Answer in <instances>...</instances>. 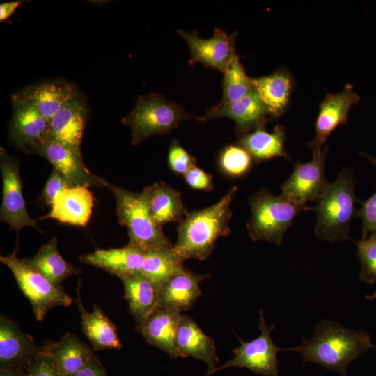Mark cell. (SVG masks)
<instances>
[{
  "mask_svg": "<svg viewBox=\"0 0 376 376\" xmlns=\"http://www.w3.org/2000/svg\"><path fill=\"white\" fill-rule=\"evenodd\" d=\"M373 347L376 345L368 333L324 320L317 324L311 338H303L299 346L288 350L300 353L303 363L313 362L347 376L350 363Z\"/></svg>",
  "mask_w": 376,
  "mask_h": 376,
  "instance_id": "cell-1",
  "label": "cell"
},
{
  "mask_svg": "<svg viewBox=\"0 0 376 376\" xmlns=\"http://www.w3.org/2000/svg\"><path fill=\"white\" fill-rule=\"evenodd\" d=\"M238 191L234 185L214 204L193 210L179 221L178 240L173 250L182 260H205L215 248L217 239L230 233V204Z\"/></svg>",
  "mask_w": 376,
  "mask_h": 376,
  "instance_id": "cell-2",
  "label": "cell"
},
{
  "mask_svg": "<svg viewBox=\"0 0 376 376\" xmlns=\"http://www.w3.org/2000/svg\"><path fill=\"white\" fill-rule=\"evenodd\" d=\"M355 185L352 172L344 169L317 201L313 210L318 238L330 242L350 239V223L357 212Z\"/></svg>",
  "mask_w": 376,
  "mask_h": 376,
  "instance_id": "cell-3",
  "label": "cell"
},
{
  "mask_svg": "<svg viewBox=\"0 0 376 376\" xmlns=\"http://www.w3.org/2000/svg\"><path fill=\"white\" fill-rule=\"evenodd\" d=\"M251 216L248 235L253 241L265 240L280 246L287 229L301 212L313 207L296 203L283 194L274 195L263 189L249 198Z\"/></svg>",
  "mask_w": 376,
  "mask_h": 376,
  "instance_id": "cell-4",
  "label": "cell"
},
{
  "mask_svg": "<svg viewBox=\"0 0 376 376\" xmlns=\"http://www.w3.org/2000/svg\"><path fill=\"white\" fill-rule=\"evenodd\" d=\"M107 187L116 199L118 222L127 228L129 244L143 251L173 247L162 228L151 218L142 192H132L109 182Z\"/></svg>",
  "mask_w": 376,
  "mask_h": 376,
  "instance_id": "cell-5",
  "label": "cell"
},
{
  "mask_svg": "<svg viewBox=\"0 0 376 376\" xmlns=\"http://www.w3.org/2000/svg\"><path fill=\"white\" fill-rule=\"evenodd\" d=\"M189 115L180 104L169 102L160 93L138 97L134 109L122 119L131 130V143L138 145L147 138L167 134L189 118Z\"/></svg>",
  "mask_w": 376,
  "mask_h": 376,
  "instance_id": "cell-6",
  "label": "cell"
},
{
  "mask_svg": "<svg viewBox=\"0 0 376 376\" xmlns=\"http://www.w3.org/2000/svg\"><path fill=\"white\" fill-rule=\"evenodd\" d=\"M17 247L0 261L12 272L18 287L30 302L36 319L42 321L47 312L56 306H70L72 298L63 287L56 285L17 256Z\"/></svg>",
  "mask_w": 376,
  "mask_h": 376,
  "instance_id": "cell-7",
  "label": "cell"
},
{
  "mask_svg": "<svg viewBox=\"0 0 376 376\" xmlns=\"http://www.w3.org/2000/svg\"><path fill=\"white\" fill-rule=\"evenodd\" d=\"M260 334L256 338L244 342L239 338L240 345L233 350L234 357L221 366L214 368L212 374L217 371L231 368H245L251 372L264 376H279V352L288 350L278 347L272 341L271 333L274 326L268 327L260 311L258 324Z\"/></svg>",
  "mask_w": 376,
  "mask_h": 376,
  "instance_id": "cell-8",
  "label": "cell"
},
{
  "mask_svg": "<svg viewBox=\"0 0 376 376\" xmlns=\"http://www.w3.org/2000/svg\"><path fill=\"white\" fill-rule=\"evenodd\" d=\"M0 169L3 182L1 221L6 222L17 233L25 226H31L41 231L36 219H32L26 210L19 161L9 155L3 147L0 149Z\"/></svg>",
  "mask_w": 376,
  "mask_h": 376,
  "instance_id": "cell-9",
  "label": "cell"
},
{
  "mask_svg": "<svg viewBox=\"0 0 376 376\" xmlns=\"http://www.w3.org/2000/svg\"><path fill=\"white\" fill-rule=\"evenodd\" d=\"M327 152L326 146L320 152H313L311 161L297 162L292 174L281 187V194L300 205L318 201L330 185L324 174Z\"/></svg>",
  "mask_w": 376,
  "mask_h": 376,
  "instance_id": "cell-10",
  "label": "cell"
},
{
  "mask_svg": "<svg viewBox=\"0 0 376 376\" xmlns=\"http://www.w3.org/2000/svg\"><path fill=\"white\" fill-rule=\"evenodd\" d=\"M30 152L49 161L66 178L70 187H107L108 181L93 175L86 168L81 153L58 141L47 139L33 146Z\"/></svg>",
  "mask_w": 376,
  "mask_h": 376,
  "instance_id": "cell-11",
  "label": "cell"
},
{
  "mask_svg": "<svg viewBox=\"0 0 376 376\" xmlns=\"http://www.w3.org/2000/svg\"><path fill=\"white\" fill-rule=\"evenodd\" d=\"M177 33L188 45L191 56V65L199 63L223 73L232 57L237 54L236 31L228 35L222 29L215 28L213 36L210 38H201L196 30L186 32L178 29Z\"/></svg>",
  "mask_w": 376,
  "mask_h": 376,
  "instance_id": "cell-12",
  "label": "cell"
},
{
  "mask_svg": "<svg viewBox=\"0 0 376 376\" xmlns=\"http://www.w3.org/2000/svg\"><path fill=\"white\" fill-rule=\"evenodd\" d=\"M12 101L8 141L17 149L29 152L33 146L47 139L49 121L26 100L13 95Z\"/></svg>",
  "mask_w": 376,
  "mask_h": 376,
  "instance_id": "cell-13",
  "label": "cell"
},
{
  "mask_svg": "<svg viewBox=\"0 0 376 376\" xmlns=\"http://www.w3.org/2000/svg\"><path fill=\"white\" fill-rule=\"evenodd\" d=\"M360 100L351 84L337 93H327L320 104L315 122L314 139L308 143L313 152L322 150V146L332 132L347 122L351 107Z\"/></svg>",
  "mask_w": 376,
  "mask_h": 376,
  "instance_id": "cell-14",
  "label": "cell"
},
{
  "mask_svg": "<svg viewBox=\"0 0 376 376\" xmlns=\"http://www.w3.org/2000/svg\"><path fill=\"white\" fill-rule=\"evenodd\" d=\"M218 118H229L235 123L238 136L258 127H265L272 120L268 111L257 93L253 90L246 97L228 103H219L209 108L203 116L196 119L206 122Z\"/></svg>",
  "mask_w": 376,
  "mask_h": 376,
  "instance_id": "cell-15",
  "label": "cell"
},
{
  "mask_svg": "<svg viewBox=\"0 0 376 376\" xmlns=\"http://www.w3.org/2000/svg\"><path fill=\"white\" fill-rule=\"evenodd\" d=\"M88 116L87 103L79 94L68 101L50 119L47 139L81 154L82 137Z\"/></svg>",
  "mask_w": 376,
  "mask_h": 376,
  "instance_id": "cell-16",
  "label": "cell"
},
{
  "mask_svg": "<svg viewBox=\"0 0 376 376\" xmlns=\"http://www.w3.org/2000/svg\"><path fill=\"white\" fill-rule=\"evenodd\" d=\"M33 338L24 333L10 318H0V367L26 368L38 354Z\"/></svg>",
  "mask_w": 376,
  "mask_h": 376,
  "instance_id": "cell-17",
  "label": "cell"
},
{
  "mask_svg": "<svg viewBox=\"0 0 376 376\" xmlns=\"http://www.w3.org/2000/svg\"><path fill=\"white\" fill-rule=\"evenodd\" d=\"M14 95L32 104L49 121L79 93L73 84L56 79L29 85Z\"/></svg>",
  "mask_w": 376,
  "mask_h": 376,
  "instance_id": "cell-18",
  "label": "cell"
},
{
  "mask_svg": "<svg viewBox=\"0 0 376 376\" xmlns=\"http://www.w3.org/2000/svg\"><path fill=\"white\" fill-rule=\"evenodd\" d=\"M182 318L181 313L164 308H157L136 330L150 345L166 352L171 358L181 357L175 340Z\"/></svg>",
  "mask_w": 376,
  "mask_h": 376,
  "instance_id": "cell-19",
  "label": "cell"
},
{
  "mask_svg": "<svg viewBox=\"0 0 376 376\" xmlns=\"http://www.w3.org/2000/svg\"><path fill=\"white\" fill-rule=\"evenodd\" d=\"M93 204V196L88 187H67L56 198L49 212L38 220L54 219L63 224L86 227Z\"/></svg>",
  "mask_w": 376,
  "mask_h": 376,
  "instance_id": "cell-20",
  "label": "cell"
},
{
  "mask_svg": "<svg viewBox=\"0 0 376 376\" xmlns=\"http://www.w3.org/2000/svg\"><path fill=\"white\" fill-rule=\"evenodd\" d=\"M175 343L181 357H191L207 364V371L203 376L212 375L213 370L219 362L215 344L190 317L182 315Z\"/></svg>",
  "mask_w": 376,
  "mask_h": 376,
  "instance_id": "cell-21",
  "label": "cell"
},
{
  "mask_svg": "<svg viewBox=\"0 0 376 376\" xmlns=\"http://www.w3.org/2000/svg\"><path fill=\"white\" fill-rule=\"evenodd\" d=\"M144 256L145 251L142 249L128 244L122 248L96 249L93 253L80 256L79 260L121 279L141 272Z\"/></svg>",
  "mask_w": 376,
  "mask_h": 376,
  "instance_id": "cell-22",
  "label": "cell"
},
{
  "mask_svg": "<svg viewBox=\"0 0 376 376\" xmlns=\"http://www.w3.org/2000/svg\"><path fill=\"white\" fill-rule=\"evenodd\" d=\"M142 193L151 218L160 228L170 222L180 221L189 213L180 192L164 182L147 186Z\"/></svg>",
  "mask_w": 376,
  "mask_h": 376,
  "instance_id": "cell-23",
  "label": "cell"
},
{
  "mask_svg": "<svg viewBox=\"0 0 376 376\" xmlns=\"http://www.w3.org/2000/svg\"><path fill=\"white\" fill-rule=\"evenodd\" d=\"M207 277L208 274H196L188 269L174 275L160 288L157 308L180 313L189 310L201 295L199 283Z\"/></svg>",
  "mask_w": 376,
  "mask_h": 376,
  "instance_id": "cell-24",
  "label": "cell"
},
{
  "mask_svg": "<svg viewBox=\"0 0 376 376\" xmlns=\"http://www.w3.org/2000/svg\"><path fill=\"white\" fill-rule=\"evenodd\" d=\"M252 81L272 120L282 116L293 89V79L289 71L281 68L268 75L252 78Z\"/></svg>",
  "mask_w": 376,
  "mask_h": 376,
  "instance_id": "cell-25",
  "label": "cell"
},
{
  "mask_svg": "<svg viewBox=\"0 0 376 376\" xmlns=\"http://www.w3.org/2000/svg\"><path fill=\"white\" fill-rule=\"evenodd\" d=\"M75 302L81 315V329L91 343L94 350L120 349L122 344L116 325L107 317L102 309L94 305L88 313L84 308L81 296V283L76 288Z\"/></svg>",
  "mask_w": 376,
  "mask_h": 376,
  "instance_id": "cell-26",
  "label": "cell"
},
{
  "mask_svg": "<svg viewBox=\"0 0 376 376\" xmlns=\"http://www.w3.org/2000/svg\"><path fill=\"white\" fill-rule=\"evenodd\" d=\"M43 347L65 376L75 375L94 354L87 344L70 332H66L56 342L47 343Z\"/></svg>",
  "mask_w": 376,
  "mask_h": 376,
  "instance_id": "cell-27",
  "label": "cell"
},
{
  "mask_svg": "<svg viewBox=\"0 0 376 376\" xmlns=\"http://www.w3.org/2000/svg\"><path fill=\"white\" fill-rule=\"evenodd\" d=\"M125 298L137 326L141 324L157 308L158 290L141 272L120 279Z\"/></svg>",
  "mask_w": 376,
  "mask_h": 376,
  "instance_id": "cell-28",
  "label": "cell"
},
{
  "mask_svg": "<svg viewBox=\"0 0 376 376\" xmlns=\"http://www.w3.org/2000/svg\"><path fill=\"white\" fill-rule=\"evenodd\" d=\"M238 137L237 143L249 152L256 163L279 157L291 160L285 149L286 133L281 125H276L272 132L260 127Z\"/></svg>",
  "mask_w": 376,
  "mask_h": 376,
  "instance_id": "cell-29",
  "label": "cell"
},
{
  "mask_svg": "<svg viewBox=\"0 0 376 376\" xmlns=\"http://www.w3.org/2000/svg\"><path fill=\"white\" fill-rule=\"evenodd\" d=\"M58 242L57 238H52L33 257L22 260L52 282L60 285L70 276L79 274L81 270L63 258Z\"/></svg>",
  "mask_w": 376,
  "mask_h": 376,
  "instance_id": "cell-30",
  "label": "cell"
},
{
  "mask_svg": "<svg viewBox=\"0 0 376 376\" xmlns=\"http://www.w3.org/2000/svg\"><path fill=\"white\" fill-rule=\"evenodd\" d=\"M173 248L145 251L141 272L154 284L158 292L162 285L169 279L187 269L183 265V260L174 252Z\"/></svg>",
  "mask_w": 376,
  "mask_h": 376,
  "instance_id": "cell-31",
  "label": "cell"
},
{
  "mask_svg": "<svg viewBox=\"0 0 376 376\" xmlns=\"http://www.w3.org/2000/svg\"><path fill=\"white\" fill-rule=\"evenodd\" d=\"M223 74V95L219 103L240 100L253 91L252 78L247 75L237 54L232 57Z\"/></svg>",
  "mask_w": 376,
  "mask_h": 376,
  "instance_id": "cell-32",
  "label": "cell"
},
{
  "mask_svg": "<svg viewBox=\"0 0 376 376\" xmlns=\"http://www.w3.org/2000/svg\"><path fill=\"white\" fill-rule=\"evenodd\" d=\"M254 161L249 152L240 144H229L220 151L217 164L225 175L237 178L246 175Z\"/></svg>",
  "mask_w": 376,
  "mask_h": 376,
  "instance_id": "cell-33",
  "label": "cell"
},
{
  "mask_svg": "<svg viewBox=\"0 0 376 376\" xmlns=\"http://www.w3.org/2000/svg\"><path fill=\"white\" fill-rule=\"evenodd\" d=\"M361 263L360 279L368 284L376 283V241L370 237L355 242Z\"/></svg>",
  "mask_w": 376,
  "mask_h": 376,
  "instance_id": "cell-34",
  "label": "cell"
},
{
  "mask_svg": "<svg viewBox=\"0 0 376 376\" xmlns=\"http://www.w3.org/2000/svg\"><path fill=\"white\" fill-rule=\"evenodd\" d=\"M360 155L376 166V157L368 153L361 152ZM361 207L357 210L356 216L362 221V237L365 239L369 233L376 230V191L366 201L360 202Z\"/></svg>",
  "mask_w": 376,
  "mask_h": 376,
  "instance_id": "cell-35",
  "label": "cell"
},
{
  "mask_svg": "<svg viewBox=\"0 0 376 376\" xmlns=\"http://www.w3.org/2000/svg\"><path fill=\"white\" fill-rule=\"evenodd\" d=\"M167 161L169 169L176 175H184L196 165V158L187 152L177 139L170 143Z\"/></svg>",
  "mask_w": 376,
  "mask_h": 376,
  "instance_id": "cell-36",
  "label": "cell"
},
{
  "mask_svg": "<svg viewBox=\"0 0 376 376\" xmlns=\"http://www.w3.org/2000/svg\"><path fill=\"white\" fill-rule=\"evenodd\" d=\"M27 376H65L56 366L50 356L42 349L26 367Z\"/></svg>",
  "mask_w": 376,
  "mask_h": 376,
  "instance_id": "cell-37",
  "label": "cell"
},
{
  "mask_svg": "<svg viewBox=\"0 0 376 376\" xmlns=\"http://www.w3.org/2000/svg\"><path fill=\"white\" fill-rule=\"evenodd\" d=\"M67 187H70L66 178L58 170L53 168L39 201L51 207L58 195Z\"/></svg>",
  "mask_w": 376,
  "mask_h": 376,
  "instance_id": "cell-38",
  "label": "cell"
},
{
  "mask_svg": "<svg viewBox=\"0 0 376 376\" xmlns=\"http://www.w3.org/2000/svg\"><path fill=\"white\" fill-rule=\"evenodd\" d=\"M186 184L191 189L200 191H210L213 188V177L196 165L184 175Z\"/></svg>",
  "mask_w": 376,
  "mask_h": 376,
  "instance_id": "cell-39",
  "label": "cell"
},
{
  "mask_svg": "<svg viewBox=\"0 0 376 376\" xmlns=\"http://www.w3.org/2000/svg\"><path fill=\"white\" fill-rule=\"evenodd\" d=\"M73 376H109L99 358L93 354L87 365Z\"/></svg>",
  "mask_w": 376,
  "mask_h": 376,
  "instance_id": "cell-40",
  "label": "cell"
},
{
  "mask_svg": "<svg viewBox=\"0 0 376 376\" xmlns=\"http://www.w3.org/2000/svg\"><path fill=\"white\" fill-rule=\"evenodd\" d=\"M23 2L24 1H16L1 3L0 5V21H5L9 18Z\"/></svg>",
  "mask_w": 376,
  "mask_h": 376,
  "instance_id": "cell-41",
  "label": "cell"
},
{
  "mask_svg": "<svg viewBox=\"0 0 376 376\" xmlns=\"http://www.w3.org/2000/svg\"><path fill=\"white\" fill-rule=\"evenodd\" d=\"M0 376H27L26 368L13 367L3 368L0 367Z\"/></svg>",
  "mask_w": 376,
  "mask_h": 376,
  "instance_id": "cell-42",
  "label": "cell"
},
{
  "mask_svg": "<svg viewBox=\"0 0 376 376\" xmlns=\"http://www.w3.org/2000/svg\"><path fill=\"white\" fill-rule=\"evenodd\" d=\"M366 298L369 301L373 300L374 299L376 298V292H373L371 295H366Z\"/></svg>",
  "mask_w": 376,
  "mask_h": 376,
  "instance_id": "cell-43",
  "label": "cell"
},
{
  "mask_svg": "<svg viewBox=\"0 0 376 376\" xmlns=\"http://www.w3.org/2000/svg\"><path fill=\"white\" fill-rule=\"evenodd\" d=\"M370 237L376 241V230L372 233Z\"/></svg>",
  "mask_w": 376,
  "mask_h": 376,
  "instance_id": "cell-44",
  "label": "cell"
}]
</instances>
